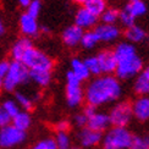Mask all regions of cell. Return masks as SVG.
Listing matches in <instances>:
<instances>
[{
  "instance_id": "6da1fadb",
  "label": "cell",
  "mask_w": 149,
  "mask_h": 149,
  "mask_svg": "<svg viewBox=\"0 0 149 149\" xmlns=\"http://www.w3.org/2000/svg\"><path fill=\"white\" fill-rule=\"evenodd\" d=\"M122 95L120 79L114 74H100L93 78L84 89V99L92 107H102L117 102Z\"/></svg>"
},
{
  "instance_id": "7a4b0ae2",
  "label": "cell",
  "mask_w": 149,
  "mask_h": 149,
  "mask_svg": "<svg viewBox=\"0 0 149 149\" xmlns=\"http://www.w3.org/2000/svg\"><path fill=\"white\" fill-rule=\"evenodd\" d=\"M113 52L117 61L115 70V76L117 79L133 78L143 70V60L138 55L134 44L121 42L115 47Z\"/></svg>"
},
{
  "instance_id": "3957f363",
  "label": "cell",
  "mask_w": 149,
  "mask_h": 149,
  "mask_svg": "<svg viewBox=\"0 0 149 149\" xmlns=\"http://www.w3.org/2000/svg\"><path fill=\"white\" fill-rule=\"evenodd\" d=\"M133 134L127 127L109 128L102 138L103 149H130L132 147Z\"/></svg>"
},
{
  "instance_id": "277c9868",
  "label": "cell",
  "mask_w": 149,
  "mask_h": 149,
  "mask_svg": "<svg viewBox=\"0 0 149 149\" xmlns=\"http://www.w3.org/2000/svg\"><path fill=\"white\" fill-rule=\"evenodd\" d=\"M21 63L27 67L29 71H52L54 69V60L44 52L39 50L34 45L31 47L21 58Z\"/></svg>"
},
{
  "instance_id": "5b68a950",
  "label": "cell",
  "mask_w": 149,
  "mask_h": 149,
  "mask_svg": "<svg viewBox=\"0 0 149 149\" xmlns=\"http://www.w3.org/2000/svg\"><path fill=\"white\" fill-rule=\"evenodd\" d=\"M29 81V70L21 61H10L9 71L4 77V91L14 92L18 86Z\"/></svg>"
},
{
  "instance_id": "8992f818",
  "label": "cell",
  "mask_w": 149,
  "mask_h": 149,
  "mask_svg": "<svg viewBox=\"0 0 149 149\" xmlns=\"http://www.w3.org/2000/svg\"><path fill=\"white\" fill-rule=\"evenodd\" d=\"M65 95L66 103L70 108H77L84 100V89L82 87V82L71 71L66 73Z\"/></svg>"
},
{
  "instance_id": "52a82bcc",
  "label": "cell",
  "mask_w": 149,
  "mask_h": 149,
  "mask_svg": "<svg viewBox=\"0 0 149 149\" xmlns=\"http://www.w3.org/2000/svg\"><path fill=\"white\" fill-rule=\"evenodd\" d=\"M109 115L113 127H127L132 121V108L128 102H119L111 108Z\"/></svg>"
},
{
  "instance_id": "ba28073f",
  "label": "cell",
  "mask_w": 149,
  "mask_h": 149,
  "mask_svg": "<svg viewBox=\"0 0 149 149\" xmlns=\"http://www.w3.org/2000/svg\"><path fill=\"white\" fill-rule=\"evenodd\" d=\"M26 132L16 128L14 125H8L0 128V147L1 148H14L22 144L26 141Z\"/></svg>"
},
{
  "instance_id": "9c48e42d",
  "label": "cell",
  "mask_w": 149,
  "mask_h": 149,
  "mask_svg": "<svg viewBox=\"0 0 149 149\" xmlns=\"http://www.w3.org/2000/svg\"><path fill=\"white\" fill-rule=\"evenodd\" d=\"M93 31L97 34L99 42H103V43H113L119 39V37L121 34V31L116 24L100 23V24H97Z\"/></svg>"
},
{
  "instance_id": "30bf717a",
  "label": "cell",
  "mask_w": 149,
  "mask_h": 149,
  "mask_svg": "<svg viewBox=\"0 0 149 149\" xmlns=\"http://www.w3.org/2000/svg\"><path fill=\"white\" fill-rule=\"evenodd\" d=\"M18 24H20V29L23 34V37L27 38H34L40 33V26L38 24L36 17L29 16L28 14H22L18 20Z\"/></svg>"
},
{
  "instance_id": "8fae6325",
  "label": "cell",
  "mask_w": 149,
  "mask_h": 149,
  "mask_svg": "<svg viewBox=\"0 0 149 149\" xmlns=\"http://www.w3.org/2000/svg\"><path fill=\"white\" fill-rule=\"evenodd\" d=\"M98 18L99 17L94 16L84 6H82V8H79L77 10L76 15H74V24L83 31H91L92 28H94L97 26Z\"/></svg>"
},
{
  "instance_id": "7c38bea8",
  "label": "cell",
  "mask_w": 149,
  "mask_h": 149,
  "mask_svg": "<svg viewBox=\"0 0 149 149\" xmlns=\"http://www.w3.org/2000/svg\"><path fill=\"white\" fill-rule=\"evenodd\" d=\"M102 138H103V133L91 130L87 126L81 128L79 132L77 133V139L83 148H92L98 146L99 143H102Z\"/></svg>"
},
{
  "instance_id": "4fadbf2b",
  "label": "cell",
  "mask_w": 149,
  "mask_h": 149,
  "mask_svg": "<svg viewBox=\"0 0 149 149\" xmlns=\"http://www.w3.org/2000/svg\"><path fill=\"white\" fill-rule=\"evenodd\" d=\"M132 115L141 122L149 120V95H139L131 104Z\"/></svg>"
},
{
  "instance_id": "5bb4252c",
  "label": "cell",
  "mask_w": 149,
  "mask_h": 149,
  "mask_svg": "<svg viewBox=\"0 0 149 149\" xmlns=\"http://www.w3.org/2000/svg\"><path fill=\"white\" fill-rule=\"evenodd\" d=\"M97 58H98L99 65H100V69H102V74H114L115 73L117 61L115 59L113 50L104 49V50L97 54Z\"/></svg>"
},
{
  "instance_id": "9a60e30c",
  "label": "cell",
  "mask_w": 149,
  "mask_h": 149,
  "mask_svg": "<svg viewBox=\"0 0 149 149\" xmlns=\"http://www.w3.org/2000/svg\"><path fill=\"white\" fill-rule=\"evenodd\" d=\"M83 32L84 31L81 29L79 27H77L76 24H71V26L66 27L63 31V34H61L63 43L69 48H76L77 45H79Z\"/></svg>"
},
{
  "instance_id": "2e32d148",
  "label": "cell",
  "mask_w": 149,
  "mask_h": 149,
  "mask_svg": "<svg viewBox=\"0 0 149 149\" xmlns=\"http://www.w3.org/2000/svg\"><path fill=\"white\" fill-rule=\"evenodd\" d=\"M110 125L111 123H110L109 115L107 113H99V111H97V113L93 116H91L88 121H87V127L100 132V133H103L104 131H108Z\"/></svg>"
},
{
  "instance_id": "e0dca14e",
  "label": "cell",
  "mask_w": 149,
  "mask_h": 149,
  "mask_svg": "<svg viewBox=\"0 0 149 149\" xmlns=\"http://www.w3.org/2000/svg\"><path fill=\"white\" fill-rule=\"evenodd\" d=\"M134 93L139 95H149V65H147L137 76L133 83Z\"/></svg>"
},
{
  "instance_id": "ac0fdd59",
  "label": "cell",
  "mask_w": 149,
  "mask_h": 149,
  "mask_svg": "<svg viewBox=\"0 0 149 149\" xmlns=\"http://www.w3.org/2000/svg\"><path fill=\"white\" fill-rule=\"evenodd\" d=\"M31 47H33V43L31 38H27V37H22V38H18L14 45H12L11 50H10V55L11 59L14 61H20L21 58L23 56V54L26 53Z\"/></svg>"
},
{
  "instance_id": "d6986e66",
  "label": "cell",
  "mask_w": 149,
  "mask_h": 149,
  "mask_svg": "<svg viewBox=\"0 0 149 149\" xmlns=\"http://www.w3.org/2000/svg\"><path fill=\"white\" fill-rule=\"evenodd\" d=\"M125 38L126 42L131 43V44H138V43H143L148 39V33L143 27L133 24V26L126 28Z\"/></svg>"
},
{
  "instance_id": "ffe728a7",
  "label": "cell",
  "mask_w": 149,
  "mask_h": 149,
  "mask_svg": "<svg viewBox=\"0 0 149 149\" xmlns=\"http://www.w3.org/2000/svg\"><path fill=\"white\" fill-rule=\"evenodd\" d=\"M70 71L81 81V82H83V81L88 79L91 77V73H89L88 69H87L84 61L78 59V58H73L71 60V63H70Z\"/></svg>"
},
{
  "instance_id": "44dd1931",
  "label": "cell",
  "mask_w": 149,
  "mask_h": 149,
  "mask_svg": "<svg viewBox=\"0 0 149 149\" xmlns=\"http://www.w3.org/2000/svg\"><path fill=\"white\" fill-rule=\"evenodd\" d=\"M11 125H14L16 128L21 130V131L26 132L29 127L32 126V116L28 111H23L21 110L17 115H15L11 120Z\"/></svg>"
},
{
  "instance_id": "7402d4cb",
  "label": "cell",
  "mask_w": 149,
  "mask_h": 149,
  "mask_svg": "<svg viewBox=\"0 0 149 149\" xmlns=\"http://www.w3.org/2000/svg\"><path fill=\"white\" fill-rule=\"evenodd\" d=\"M53 72L52 71H29V81H32L39 87H48L52 82Z\"/></svg>"
},
{
  "instance_id": "603a6c76",
  "label": "cell",
  "mask_w": 149,
  "mask_h": 149,
  "mask_svg": "<svg viewBox=\"0 0 149 149\" xmlns=\"http://www.w3.org/2000/svg\"><path fill=\"white\" fill-rule=\"evenodd\" d=\"M83 6L97 17L100 16L108 8L107 0H87Z\"/></svg>"
},
{
  "instance_id": "cb8c5ba5",
  "label": "cell",
  "mask_w": 149,
  "mask_h": 149,
  "mask_svg": "<svg viewBox=\"0 0 149 149\" xmlns=\"http://www.w3.org/2000/svg\"><path fill=\"white\" fill-rule=\"evenodd\" d=\"M15 102L17 103L18 107H20V109H22L23 111H28V113L34 107L33 98L27 95V94H24V93H22V92H16L15 93Z\"/></svg>"
},
{
  "instance_id": "d4e9b609",
  "label": "cell",
  "mask_w": 149,
  "mask_h": 149,
  "mask_svg": "<svg viewBox=\"0 0 149 149\" xmlns=\"http://www.w3.org/2000/svg\"><path fill=\"white\" fill-rule=\"evenodd\" d=\"M98 43H99V39H98L97 34L94 33V31L91 29V31H84L83 32L82 39H81L79 44L84 49H93Z\"/></svg>"
},
{
  "instance_id": "484cf974",
  "label": "cell",
  "mask_w": 149,
  "mask_h": 149,
  "mask_svg": "<svg viewBox=\"0 0 149 149\" xmlns=\"http://www.w3.org/2000/svg\"><path fill=\"white\" fill-rule=\"evenodd\" d=\"M119 12H120V10H117L115 8H107L103 14L99 16L102 20V23L116 24V22L119 21Z\"/></svg>"
},
{
  "instance_id": "4316f807",
  "label": "cell",
  "mask_w": 149,
  "mask_h": 149,
  "mask_svg": "<svg viewBox=\"0 0 149 149\" xmlns=\"http://www.w3.org/2000/svg\"><path fill=\"white\" fill-rule=\"evenodd\" d=\"M84 64L88 69L89 73L92 76H100L102 74V69H100V65H99V61H98V58L97 55H91V56H87L84 60Z\"/></svg>"
},
{
  "instance_id": "83f0119b",
  "label": "cell",
  "mask_w": 149,
  "mask_h": 149,
  "mask_svg": "<svg viewBox=\"0 0 149 149\" xmlns=\"http://www.w3.org/2000/svg\"><path fill=\"white\" fill-rule=\"evenodd\" d=\"M119 21L121 22L122 26H125L126 28L136 24L134 23L136 22V17L132 15V12H131V10H130L128 5H126L125 8L120 10V12H119Z\"/></svg>"
},
{
  "instance_id": "f1b7e54d",
  "label": "cell",
  "mask_w": 149,
  "mask_h": 149,
  "mask_svg": "<svg viewBox=\"0 0 149 149\" xmlns=\"http://www.w3.org/2000/svg\"><path fill=\"white\" fill-rule=\"evenodd\" d=\"M54 141L56 149H71V137L69 132H56Z\"/></svg>"
},
{
  "instance_id": "f546056e",
  "label": "cell",
  "mask_w": 149,
  "mask_h": 149,
  "mask_svg": "<svg viewBox=\"0 0 149 149\" xmlns=\"http://www.w3.org/2000/svg\"><path fill=\"white\" fill-rule=\"evenodd\" d=\"M128 8L131 10L132 15L137 18L141 16H144L148 11V6L147 4L143 1V0H137V1H133V3H130L128 4Z\"/></svg>"
},
{
  "instance_id": "4dcf8cb0",
  "label": "cell",
  "mask_w": 149,
  "mask_h": 149,
  "mask_svg": "<svg viewBox=\"0 0 149 149\" xmlns=\"http://www.w3.org/2000/svg\"><path fill=\"white\" fill-rule=\"evenodd\" d=\"M0 107H1V108L6 111V113H8V114L11 116V119L21 111L20 107H18L17 103L15 102V99H6V100L3 102V104L0 105Z\"/></svg>"
},
{
  "instance_id": "1f68e13d",
  "label": "cell",
  "mask_w": 149,
  "mask_h": 149,
  "mask_svg": "<svg viewBox=\"0 0 149 149\" xmlns=\"http://www.w3.org/2000/svg\"><path fill=\"white\" fill-rule=\"evenodd\" d=\"M31 149H56V144L53 137H44L31 147Z\"/></svg>"
},
{
  "instance_id": "d6a6232c",
  "label": "cell",
  "mask_w": 149,
  "mask_h": 149,
  "mask_svg": "<svg viewBox=\"0 0 149 149\" xmlns=\"http://www.w3.org/2000/svg\"><path fill=\"white\" fill-rule=\"evenodd\" d=\"M26 10H27L26 14H28L29 16L37 18L39 16L40 11H42V1L40 0H32V1L29 3V5L27 6Z\"/></svg>"
},
{
  "instance_id": "836d02e7",
  "label": "cell",
  "mask_w": 149,
  "mask_h": 149,
  "mask_svg": "<svg viewBox=\"0 0 149 149\" xmlns=\"http://www.w3.org/2000/svg\"><path fill=\"white\" fill-rule=\"evenodd\" d=\"M87 121H88V119H87L83 113H78V114H76L73 116V123L79 128L86 127L87 126Z\"/></svg>"
},
{
  "instance_id": "e575fe53",
  "label": "cell",
  "mask_w": 149,
  "mask_h": 149,
  "mask_svg": "<svg viewBox=\"0 0 149 149\" xmlns=\"http://www.w3.org/2000/svg\"><path fill=\"white\" fill-rule=\"evenodd\" d=\"M131 148L132 149H148L146 146V142L143 139V136H133Z\"/></svg>"
},
{
  "instance_id": "d590c367",
  "label": "cell",
  "mask_w": 149,
  "mask_h": 149,
  "mask_svg": "<svg viewBox=\"0 0 149 149\" xmlns=\"http://www.w3.org/2000/svg\"><path fill=\"white\" fill-rule=\"evenodd\" d=\"M71 123L67 120H60L55 123V131L56 132H69Z\"/></svg>"
},
{
  "instance_id": "8d00e7d4",
  "label": "cell",
  "mask_w": 149,
  "mask_h": 149,
  "mask_svg": "<svg viewBox=\"0 0 149 149\" xmlns=\"http://www.w3.org/2000/svg\"><path fill=\"white\" fill-rule=\"evenodd\" d=\"M11 116L6 113V111L0 107V128L4 127V126H8L11 123Z\"/></svg>"
},
{
  "instance_id": "74e56055",
  "label": "cell",
  "mask_w": 149,
  "mask_h": 149,
  "mask_svg": "<svg viewBox=\"0 0 149 149\" xmlns=\"http://www.w3.org/2000/svg\"><path fill=\"white\" fill-rule=\"evenodd\" d=\"M10 67V61L9 60H1L0 61V77L4 78L6 76V73L9 71Z\"/></svg>"
},
{
  "instance_id": "f35d334b",
  "label": "cell",
  "mask_w": 149,
  "mask_h": 149,
  "mask_svg": "<svg viewBox=\"0 0 149 149\" xmlns=\"http://www.w3.org/2000/svg\"><path fill=\"white\" fill-rule=\"evenodd\" d=\"M82 113L86 115L87 119H89L91 116H93L95 113H97V108L95 107H92V105H87V107L84 108V110L82 111Z\"/></svg>"
},
{
  "instance_id": "ab89813d",
  "label": "cell",
  "mask_w": 149,
  "mask_h": 149,
  "mask_svg": "<svg viewBox=\"0 0 149 149\" xmlns=\"http://www.w3.org/2000/svg\"><path fill=\"white\" fill-rule=\"evenodd\" d=\"M31 1H32V0H17L18 5H20L21 8H24V9H27V6L29 5Z\"/></svg>"
},
{
  "instance_id": "60d3db41",
  "label": "cell",
  "mask_w": 149,
  "mask_h": 149,
  "mask_svg": "<svg viewBox=\"0 0 149 149\" xmlns=\"http://www.w3.org/2000/svg\"><path fill=\"white\" fill-rule=\"evenodd\" d=\"M6 32V27H5V23L3 21V18L0 17V36H4Z\"/></svg>"
},
{
  "instance_id": "b9f144b4",
  "label": "cell",
  "mask_w": 149,
  "mask_h": 149,
  "mask_svg": "<svg viewBox=\"0 0 149 149\" xmlns=\"http://www.w3.org/2000/svg\"><path fill=\"white\" fill-rule=\"evenodd\" d=\"M143 139H144V142H146V146H147V148L149 149V134L143 136Z\"/></svg>"
},
{
  "instance_id": "7bdbcfd3",
  "label": "cell",
  "mask_w": 149,
  "mask_h": 149,
  "mask_svg": "<svg viewBox=\"0 0 149 149\" xmlns=\"http://www.w3.org/2000/svg\"><path fill=\"white\" fill-rule=\"evenodd\" d=\"M40 31H42L43 33H49V28H48V27H45V26L40 27Z\"/></svg>"
},
{
  "instance_id": "ee69618b",
  "label": "cell",
  "mask_w": 149,
  "mask_h": 149,
  "mask_svg": "<svg viewBox=\"0 0 149 149\" xmlns=\"http://www.w3.org/2000/svg\"><path fill=\"white\" fill-rule=\"evenodd\" d=\"M3 88H4V78L0 77V92L3 91Z\"/></svg>"
},
{
  "instance_id": "f6af8a7d",
  "label": "cell",
  "mask_w": 149,
  "mask_h": 149,
  "mask_svg": "<svg viewBox=\"0 0 149 149\" xmlns=\"http://www.w3.org/2000/svg\"><path fill=\"white\" fill-rule=\"evenodd\" d=\"M76 4H81V5H84V3L87 1V0H73Z\"/></svg>"
},
{
  "instance_id": "bcb514c9",
  "label": "cell",
  "mask_w": 149,
  "mask_h": 149,
  "mask_svg": "<svg viewBox=\"0 0 149 149\" xmlns=\"http://www.w3.org/2000/svg\"><path fill=\"white\" fill-rule=\"evenodd\" d=\"M71 149H82V148H79V147H71Z\"/></svg>"
},
{
  "instance_id": "7dc6e473",
  "label": "cell",
  "mask_w": 149,
  "mask_h": 149,
  "mask_svg": "<svg viewBox=\"0 0 149 149\" xmlns=\"http://www.w3.org/2000/svg\"><path fill=\"white\" fill-rule=\"evenodd\" d=\"M130 3H133V1H137V0H128Z\"/></svg>"
},
{
  "instance_id": "c3c4849f",
  "label": "cell",
  "mask_w": 149,
  "mask_h": 149,
  "mask_svg": "<svg viewBox=\"0 0 149 149\" xmlns=\"http://www.w3.org/2000/svg\"><path fill=\"white\" fill-rule=\"evenodd\" d=\"M130 149H132V148H130Z\"/></svg>"
}]
</instances>
